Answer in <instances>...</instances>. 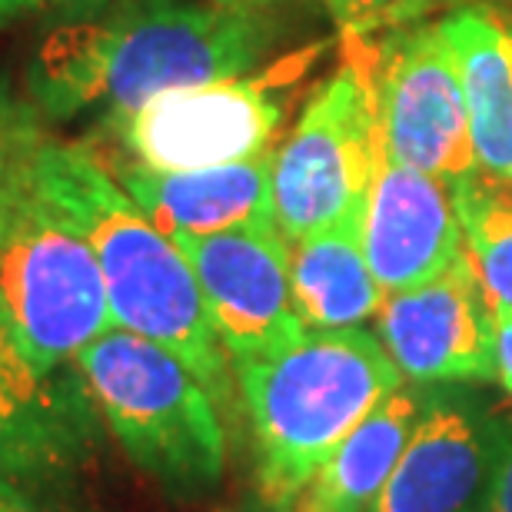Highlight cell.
I'll return each instance as SVG.
<instances>
[{"label": "cell", "instance_id": "obj_7", "mask_svg": "<svg viewBox=\"0 0 512 512\" xmlns=\"http://www.w3.org/2000/svg\"><path fill=\"white\" fill-rule=\"evenodd\" d=\"M323 47H303L253 77L163 90L140 107L104 117L100 133L114 140L110 150L120 157L160 170L223 167L263 157L280 147L293 87L310 74Z\"/></svg>", "mask_w": 512, "mask_h": 512}, {"label": "cell", "instance_id": "obj_18", "mask_svg": "<svg viewBox=\"0 0 512 512\" xmlns=\"http://www.w3.org/2000/svg\"><path fill=\"white\" fill-rule=\"evenodd\" d=\"M466 253L496 310H512V190L473 177L453 183Z\"/></svg>", "mask_w": 512, "mask_h": 512}, {"label": "cell", "instance_id": "obj_22", "mask_svg": "<svg viewBox=\"0 0 512 512\" xmlns=\"http://www.w3.org/2000/svg\"><path fill=\"white\" fill-rule=\"evenodd\" d=\"M496 380L512 396V310H496Z\"/></svg>", "mask_w": 512, "mask_h": 512}, {"label": "cell", "instance_id": "obj_3", "mask_svg": "<svg viewBox=\"0 0 512 512\" xmlns=\"http://www.w3.org/2000/svg\"><path fill=\"white\" fill-rule=\"evenodd\" d=\"M250 419L256 483L273 512H283L323 459L403 386L380 336L306 330L286 350L233 366Z\"/></svg>", "mask_w": 512, "mask_h": 512}, {"label": "cell", "instance_id": "obj_13", "mask_svg": "<svg viewBox=\"0 0 512 512\" xmlns=\"http://www.w3.org/2000/svg\"><path fill=\"white\" fill-rule=\"evenodd\" d=\"M506 426L459 399H429L366 512H486Z\"/></svg>", "mask_w": 512, "mask_h": 512}, {"label": "cell", "instance_id": "obj_15", "mask_svg": "<svg viewBox=\"0 0 512 512\" xmlns=\"http://www.w3.org/2000/svg\"><path fill=\"white\" fill-rule=\"evenodd\" d=\"M466 94L479 177L512 190V27L493 7H456L436 20Z\"/></svg>", "mask_w": 512, "mask_h": 512}, {"label": "cell", "instance_id": "obj_16", "mask_svg": "<svg viewBox=\"0 0 512 512\" xmlns=\"http://www.w3.org/2000/svg\"><path fill=\"white\" fill-rule=\"evenodd\" d=\"M429 399L409 386L389 393L310 476L283 512H366L380 496Z\"/></svg>", "mask_w": 512, "mask_h": 512}, {"label": "cell", "instance_id": "obj_19", "mask_svg": "<svg viewBox=\"0 0 512 512\" xmlns=\"http://www.w3.org/2000/svg\"><path fill=\"white\" fill-rule=\"evenodd\" d=\"M223 4L273 10L280 4H293V0H223ZM316 4L336 20L340 34H370L373 27H380V20L403 14L409 0H316Z\"/></svg>", "mask_w": 512, "mask_h": 512}, {"label": "cell", "instance_id": "obj_21", "mask_svg": "<svg viewBox=\"0 0 512 512\" xmlns=\"http://www.w3.org/2000/svg\"><path fill=\"white\" fill-rule=\"evenodd\" d=\"M486 512H512V423L506 426V436H503V453H499V463H496Z\"/></svg>", "mask_w": 512, "mask_h": 512}, {"label": "cell", "instance_id": "obj_17", "mask_svg": "<svg viewBox=\"0 0 512 512\" xmlns=\"http://www.w3.org/2000/svg\"><path fill=\"white\" fill-rule=\"evenodd\" d=\"M290 290L306 330H353L386 300L363 250V217L290 243Z\"/></svg>", "mask_w": 512, "mask_h": 512}, {"label": "cell", "instance_id": "obj_10", "mask_svg": "<svg viewBox=\"0 0 512 512\" xmlns=\"http://www.w3.org/2000/svg\"><path fill=\"white\" fill-rule=\"evenodd\" d=\"M200 283L203 306L230 366L286 350L306 333L290 290V243L280 227L173 240Z\"/></svg>", "mask_w": 512, "mask_h": 512}, {"label": "cell", "instance_id": "obj_1", "mask_svg": "<svg viewBox=\"0 0 512 512\" xmlns=\"http://www.w3.org/2000/svg\"><path fill=\"white\" fill-rule=\"evenodd\" d=\"M273 10L223 0H120L60 20L27 64V100L47 124L100 120L173 87L240 77L276 40Z\"/></svg>", "mask_w": 512, "mask_h": 512}, {"label": "cell", "instance_id": "obj_5", "mask_svg": "<svg viewBox=\"0 0 512 512\" xmlns=\"http://www.w3.org/2000/svg\"><path fill=\"white\" fill-rule=\"evenodd\" d=\"M74 366L133 466L173 496H200L220 483L227 466L220 403L180 356L114 326Z\"/></svg>", "mask_w": 512, "mask_h": 512}, {"label": "cell", "instance_id": "obj_4", "mask_svg": "<svg viewBox=\"0 0 512 512\" xmlns=\"http://www.w3.org/2000/svg\"><path fill=\"white\" fill-rule=\"evenodd\" d=\"M37 110L17 100L0 170V326L40 370H64L114 330L97 256L30 167Z\"/></svg>", "mask_w": 512, "mask_h": 512}, {"label": "cell", "instance_id": "obj_8", "mask_svg": "<svg viewBox=\"0 0 512 512\" xmlns=\"http://www.w3.org/2000/svg\"><path fill=\"white\" fill-rule=\"evenodd\" d=\"M100 423L74 363L40 370L0 326V512H80Z\"/></svg>", "mask_w": 512, "mask_h": 512}, {"label": "cell", "instance_id": "obj_11", "mask_svg": "<svg viewBox=\"0 0 512 512\" xmlns=\"http://www.w3.org/2000/svg\"><path fill=\"white\" fill-rule=\"evenodd\" d=\"M376 336L409 383L496 380V306L469 253L433 280L386 293Z\"/></svg>", "mask_w": 512, "mask_h": 512}, {"label": "cell", "instance_id": "obj_9", "mask_svg": "<svg viewBox=\"0 0 512 512\" xmlns=\"http://www.w3.org/2000/svg\"><path fill=\"white\" fill-rule=\"evenodd\" d=\"M373 77L383 140L396 160L449 187L479 177L463 80L439 24L393 30L376 44Z\"/></svg>", "mask_w": 512, "mask_h": 512}, {"label": "cell", "instance_id": "obj_14", "mask_svg": "<svg viewBox=\"0 0 512 512\" xmlns=\"http://www.w3.org/2000/svg\"><path fill=\"white\" fill-rule=\"evenodd\" d=\"M94 143V140H90ZM100 160L130 200L167 233L170 240L210 237V233L276 227L273 217V153L197 170H160L120 157L94 143Z\"/></svg>", "mask_w": 512, "mask_h": 512}, {"label": "cell", "instance_id": "obj_6", "mask_svg": "<svg viewBox=\"0 0 512 512\" xmlns=\"http://www.w3.org/2000/svg\"><path fill=\"white\" fill-rule=\"evenodd\" d=\"M376 44L343 34V60L303 104L273 153V217L286 243L363 217L383 147Z\"/></svg>", "mask_w": 512, "mask_h": 512}, {"label": "cell", "instance_id": "obj_20", "mask_svg": "<svg viewBox=\"0 0 512 512\" xmlns=\"http://www.w3.org/2000/svg\"><path fill=\"white\" fill-rule=\"evenodd\" d=\"M90 10L97 7V0H0V30L17 24L24 17L47 14V10Z\"/></svg>", "mask_w": 512, "mask_h": 512}, {"label": "cell", "instance_id": "obj_2", "mask_svg": "<svg viewBox=\"0 0 512 512\" xmlns=\"http://www.w3.org/2000/svg\"><path fill=\"white\" fill-rule=\"evenodd\" d=\"M30 167L40 190L74 220L97 256L114 326L180 356L217 403L230 399L223 353L187 256L114 180L90 140H60L44 117L30 124Z\"/></svg>", "mask_w": 512, "mask_h": 512}, {"label": "cell", "instance_id": "obj_12", "mask_svg": "<svg viewBox=\"0 0 512 512\" xmlns=\"http://www.w3.org/2000/svg\"><path fill=\"white\" fill-rule=\"evenodd\" d=\"M363 250L383 293L433 280L466 253L453 187L396 160L386 140L363 207Z\"/></svg>", "mask_w": 512, "mask_h": 512}, {"label": "cell", "instance_id": "obj_23", "mask_svg": "<svg viewBox=\"0 0 512 512\" xmlns=\"http://www.w3.org/2000/svg\"><path fill=\"white\" fill-rule=\"evenodd\" d=\"M14 114H17V97L0 84V170H4V157H7V143H10V127H14Z\"/></svg>", "mask_w": 512, "mask_h": 512}]
</instances>
